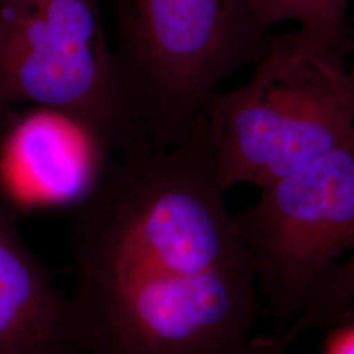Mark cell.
I'll use <instances>...</instances> for the list:
<instances>
[{"label": "cell", "instance_id": "obj_1", "mask_svg": "<svg viewBox=\"0 0 354 354\" xmlns=\"http://www.w3.org/2000/svg\"><path fill=\"white\" fill-rule=\"evenodd\" d=\"M225 192L198 118L171 146L127 153L76 207L79 354H250L261 302Z\"/></svg>", "mask_w": 354, "mask_h": 354}, {"label": "cell", "instance_id": "obj_2", "mask_svg": "<svg viewBox=\"0 0 354 354\" xmlns=\"http://www.w3.org/2000/svg\"><path fill=\"white\" fill-rule=\"evenodd\" d=\"M348 51L298 29L269 37L251 80L210 97L205 133L222 188H263L354 137Z\"/></svg>", "mask_w": 354, "mask_h": 354}, {"label": "cell", "instance_id": "obj_3", "mask_svg": "<svg viewBox=\"0 0 354 354\" xmlns=\"http://www.w3.org/2000/svg\"><path fill=\"white\" fill-rule=\"evenodd\" d=\"M115 53L129 102L152 146L183 140L218 84L266 51L252 0H115Z\"/></svg>", "mask_w": 354, "mask_h": 354}, {"label": "cell", "instance_id": "obj_4", "mask_svg": "<svg viewBox=\"0 0 354 354\" xmlns=\"http://www.w3.org/2000/svg\"><path fill=\"white\" fill-rule=\"evenodd\" d=\"M21 102L75 114L125 153L150 145L96 0H0V104Z\"/></svg>", "mask_w": 354, "mask_h": 354}, {"label": "cell", "instance_id": "obj_5", "mask_svg": "<svg viewBox=\"0 0 354 354\" xmlns=\"http://www.w3.org/2000/svg\"><path fill=\"white\" fill-rule=\"evenodd\" d=\"M260 190L234 221L263 304L292 322L317 281L354 247V137Z\"/></svg>", "mask_w": 354, "mask_h": 354}, {"label": "cell", "instance_id": "obj_6", "mask_svg": "<svg viewBox=\"0 0 354 354\" xmlns=\"http://www.w3.org/2000/svg\"><path fill=\"white\" fill-rule=\"evenodd\" d=\"M113 146L75 114L36 106L0 146V184L24 209L79 207L111 174Z\"/></svg>", "mask_w": 354, "mask_h": 354}, {"label": "cell", "instance_id": "obj_7", "mask_svg": "<svg viewBox=\"0 0 354 354\" xmlns=\"http://www.w3.org/2000/svg\"><path fill=\"white\" fill-rule=\"evenodd\" d=\"M0 354H79L68 301L0 210Z\"/></svg>", "mask_w": 354, "mask_h": 354}, {"label": "cell", "instance_id": "obj_8", "mask_svg": "<svg viewBox=\"0 0 354 354\" xmlns=\"http://www.w3.org/2000/svg\"><path fill=\"white\" fill-rule=\"evenodd\" d=\"M261 21L270 28L279 21H297L301 29L342 50H354L346 16L352 0H252Z\"/></svg>", "mask_w": 354, "mask_h": 354}, {"label": "cell", "instance_id": "obj_9", "mask_svg": "<svg viewBox=\"0 0 354 354\" xmlns=\"http://www.w3.org/2000/svg\"><path fill=\"white\" fill-rule=\"evenodd\" d=\"M354 302V254L344 263L330 266L308 292L299 315L286 329L295 342L308 329L339 317Z\"/></svg>", "mask_w": 354, "mask_h": 354}, {"label": "cell", "instance_id": "obj_10", "mask_svg": "<svg viewBox=\"0 0 354 354\" xmlns=\"http://www.w3.org/2000/svg\"><path fill=\"white\" fill-rule=\"evenodd\" d=\"M342 326L329 336L324 354H354V320H345Z\"/></svg>", "mask_w": 354, "mask_h": 354}, {"label": "cell", "instance_id": "obj_11", "mask_svg": "<svg viewBox=\"0 0 354 354\" xmlns=\"http://www.w3.org/2000/svg\"><path fill=\"white\" fill-rule=\"evenodd\" d=\"M250 354H283V352L277 346L273 337H261L253 339Z\"/></svg>", "mask_w": 354, "mask_h": 354}, {"label": "cell", "instance_id": "obj_12", "mask_svg": "<svg viewBox=\"0 0 354 354\" xmlns=\"http://www.w3.org/2000/svg\"><path fill=\"white\" fill-rule=\"evenodd\" d=\"M340 319L342 320H354V307H351V308H348L346 311H344L342 315H340Z\"/></svg>", "mask_w": 354, "mask_h": 354}, {"label": "cell", "instance_id": "obj_13", "mask_svg": "<svg viewBox=\"0 0 354 354\" xmlns=\"http://www.w3.org/2000/svg\"><path fill=\"white\" fill-rule=\"evenodd\" d=\"M7 111H8V108H7V106H3V105L0 104V121L6 118V114H7Z\"/></svg>", "mask_w": 354, "mask_h": 354}]
</instances>
